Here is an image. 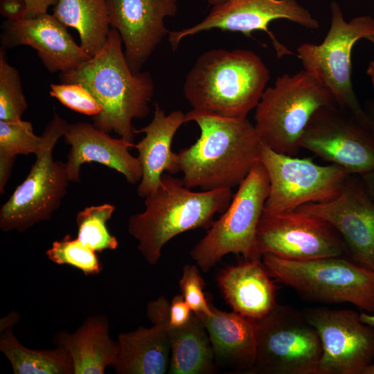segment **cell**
Wrapping results in <instances>:
<instances>
[{
    "instance_id": "6da1fadb",
    "label": "cell",
    "mask_w": 374,
    "mask_h": 374,
    "mask_svg": "<svg viewBox=\"0 0 374 374\" xmlns=\"http://www.w3.org/2000/svg\"><path fill=\"white\" fill-rule=\"evenodd\" d=\"M186 121L195 122L200 130L197 141L177 153L186 187L232 189L260 161L262 143L247 118H224L191 109Z\"/></svg>"
},
{
    "instance_id": "7a4b0ae2",
    "label": "cell",
    "mask_w": 374,
    "mask_h": 374,
    "mask_svg": "<svg viewBox=\"0 0 374 374\" xmlns=\"http://www.w3.org/2000/svg\"><path fill=\"white\" fill-rule=\"evenodd\" d=\"M118 32L112 28L103 48L78 68L60 73L62 83H81L101 106L93 125L107 133L114 132L134 143V118L150 112L154 83L148 71L133 72L122 48Z\"/></svg>"
},
{
    "instance_id": "3957f363",
    "label": "cell",
    "mask_w": 374,
    "mask_h": 374,
    "mask_svg": "<svg viewBox=\"0 0 374 374\" xmlns=\"http://www.w3.org/2000/svg\"><path fill=\"white\" fill-rule=\"evenodd\" d=\"M269 77V69L253 51L212 49L200 55L188 73L184 94L195 111L247 118Z\"/></svg>"
},
{
    "instance_id": "277c9868",
    "label": "cell",
    "mask_w": 374,
    "mask_h": 374,
    "mask_svg": "<svg viewBox=\"0 0 374 374\" xmlns=\"http://www.w3.org/2000/svg\"><path fill=\"white\" fill-rule=\"evenodd\" d=\"M231 190L193 191L181 179L165 172L157 188L145 197L144 211L130 217L128 233L138 241L146 262L154 265L172 238L189 230L208 229L214 216L229 206Z\"/></svg>"
},
{
    "instance_id": "5b68a950",
    "label": "cell",
    "mask_w": 374,
    "mask_h": 374,
    "mask_svg": "<svg viewBox=\"0 0 374 374\" xmlns=\"http://www.w3.org/2000/svg\"><path fill=\"white\" fill-rule=\"evenodd\" d=\"M333 104L330 91L311 73L302 69L285 73L264 91L255 108L254 127L262 144L295 156L312 116L321 107Z\"/></svg>"
},
{
    "instance_id": "8992f818",
    "label": "cell",
    "mask_w": 374,
    "mask_h": 374,
    "mask_svg": "<svg viewBox=\"0 0 374 374\" xmlns=\"http://www.w3.org/2000/svg\"><path fill=\"white\" fill-rule=\"evenodd\" d=\"M269 275L303 297L325 303L347 302L374 312V271L344 256L292 260L262 256Z\"/></svg>"
},
{
    "instance_id": "52a82bcc",
    "label": "cell",
    "mask_w": 374,
    "mask_h": 374,
    "mask_svg": "<svg viewBox=\"0 0 374 374\" xmlns=\"http://www.w3.org/2000/svg\"><path fill=\"white\" fill-rule=\"evenodd\" d=\"M238 187L229 206L190 251V256L204 272L230 253L242 254L247 260L262 258L257 231L269 193L263 164L257 163Z\"/></svg>"
},
{
    "instance_id": "ba28073f",
    "label": "cell",
    "mask_w": 374,
    "mask_h": 374,
    "mask_svg": "<svg viewBox=\"0 0 374 374\" xmlns=\"http://www.w3.org/2000/svg\"><path fill=\"white\" fill-rule=\"evenodd\" d=\"M330 28L320 44L303 43L296 48L303 69L311 73L332 93L336 104L366 127V116L353 89L352 49L366 39L374 44V19L360 16L346 21L339 5L330 3Z\"/></svg>"
},
{
    "instance_id": "9c48e42d",
    "label": "cell",
    "mask_w": 374,
    "mask_h": 374,
    "mask_svg": "<svg viewBox=\"0 0 374 374\" xmlns=\"http://www.w3.org/2000/svg\"><path fill=\"white\" fill-rule=\"evenodd\" d=\"M68 123L55 114L43 132L44 143L24 181L0 209L3 232L26 231L48 221L60 206L70 182L66 162L54 161L53 150Z\"/></svg>"
},
{
    "instance_id": "30bf717a",
    "label": "cell",
    "mask_w": 374,
    "mask_h": 374,
    "mask_svg": "<svg viewBox=\"0 0 374 374\" xmlns=\"http://www.w3.org/2000/svg\"><path fill=\"white\" fill-rule=\"evenodd\" d=\"M256 321V352L250 373L318 374L321 342L303 313L277 304Z\"/></svg>"
},
{
    "instance_id": "8fae6325",
    "label": "cell",
    "mask_w": 374,
    "mask_h": 374,
    "mask_svg": "<svg viewBox=\"0 0 374 374\" xmlns=\"http://www.w3.org/2000/svg\"><path fill=\"white\" fill-rule=\"evenodd\" d=\"M260 161L269 181V193L263 209V213L269 215L291 212L306 204L333 199L351 175L337 165L321 166L312 158L278 153L263 144Z\"/></svg>"
},
{
    "instance_id": "7c38bea8",
    "label": "cell",
    "mask_w": 374,
    "mask_h": 374,
    "mask_svg": "<svg viewBox=\"0 0 374 374\" xmlns=\"http://www.w3.org/2000/svg\"><path fill=\"white\" fill-rule=\"evenodd\" d=\"M278 19H286L311 30L320 26L309 10L296 0H227L213 6L208 15L198 24L170 31L168 37L172 50L175 51L184 38L214 28L239 32L248 37L253 32L263 31L271 39L278 58L296 55L269 29L270 23Z\"/></svg>"
},
{
    "instance_id": "4fadbf2b",
    "label": "cell",
    "mask_w": 374,
    "mask_h": 374,
    "mask_svg": "<svg viewBox=\"0 0 374 374\" xmlns=\"http://www.w3.org/2000/svg\"><path fill=\"white\" fill-rule=\"evenodd\" d=\"M299 145L351 175L362 176L374 170V139L337 104L321 107L314 113Z\"/></svg>"
},
{
    "instance_id": "5bb4252c",
    "label": "cell",
    "mask_w": 374,
    "mask_h": 374,
    "mask_svg": "<svg viewBox=\"0 0 374 374\" xmlns=\"http://www.w3.org/2000/svg\"><path fill=\"white\" fill-rule=\"evenodd\" d=\"M258 250L292 260L345 256L348 248L339 233L323 220L297 210L262 213L258 231Z\"/></svg>"
},
{
    "instance_id": "9a60e30c",
    "label": "cell",
    "mask_w": 374,
    "mask_h": 374,
    "mask_svg": "<svg viewBox=\"0 0 374 374\" xmlns=\"http://www.w3.org/2000/svg\"><path fill=\"white\" fill-rule=\"evenodd\" d=\"M317 330L322 353L318 374H361L374 358V327L352 310L310 308L303 312Z\"/></svg>"
},
{
    "instance_id": "2e32d148",
    "label": "cell",
    "mask_w": 374,
    "mask_h": 374,
    "mask_svg": "<svg viewBox=\"0 0 374 374\" xmlns=\"http://www.w3.org/2000/svg\"><path fill=\"white\" fill-rule=\"evenodd\" d=\"M296 210L329 223L343 238L351 259L374 271V200L359 175H351L333 199Z\"/></svg>"
},
{
    "instance_id": "e0dca14e",
    "label": "cell",
    "mask_w": 374,
    "mask_h": 374,
    "mask_svg": "<svg viewBox=\"0 0 374 374\" xmlns=\"http://www.w3.org/2000/svg\"><path fill=\"white\" fill-rule=\"evenodd\" d=\"M109 24L123 41L127 62L133 72L144 64L168 36L166 17L177 12V0H107Z\"/></svg>"
},
{
    "instance_id": "ac0fdd59",
    "label": "cell",
    "mask_w": 374,
    "mask_h": 374,
    "mask_svg": "<svg viewBox=\"0 0 374 374\" xmlns=\"http://www.w3.org/2000/svg\"><path fill=\"white\" fill-rule=\"evenodd\" d=\"M1 29V48L30 46L51 73L70 71L91 57L75 43L67 26L53 14L18 21L6 19Z\"/></svg>"
},
{
    "instance_id": "d6986e66",
    "label": "cell",
    "mask_w": 374,
    "mask_h": 374,
    "mask_svg": "<svg viewBox=\"0 0 374 374\" xmlns=\"http://www.w3.org/2000/svg\"><path fill=\"white\" fill-rule=\"evenodd\" d=\"M63 136L66 143L71 145L66 162L71 182L80 181V168L89 162H96L116 170L129 184H136L141 181L139 161L129 152L134 143L121 137L113 138L86 122L68 124Z\"/></svg>"
},
{
    "instance_id": "ffe728a7",
    "label": "cell",
    "mask_w": 374,
    "mask_h": 374,
    "mask_svg": "<svg viewBox=\"0 0 374 374\" xmlns=\"http://www.w3.org/2000/svg\"><path fill=\"white\" fill-rule=\"evenodd\" d=\"M146 314L153 324L162 326L170 345V374H213L217 368L207 331L198 317L193 312L184 326L168 324L170 303L161 296L147 305Z\"/></svg>"
},
{
    "instance_id": "44dd1931",
    "label": "cell",
    "mask_w": 374,
    "mask_h": 374,
    "mask_svg": "<svg viewBox=\"0 0 374 374\" xmlns=\"http://www.w3.org/2000/svg\"><path fill=\"white\" fill-rule=\"evenodd\" d=\"M185 123L186 114L183 111L174 110L166 114L157 103L150 123L136 130V134H145L134 145L142 170L136 189L140 197L145 198L157 188L165 172L170 175L180 172L178 154L172 150V142L178 129Z\"/></svg>"
},
{
    "instance_id": "7402d4cb",
    "label": "cell",
    "mask_w": 374,
    "mask_h": 374,
    "mask_svg": "<svg viewBox=\"0 0 374 374\" xmlns=\"http://www.w3.org/2000/svg\"><path fill=\"white\" fill-rule=\"evenodd\" d=\"M206 315L195 313L208 335L215 363L232 371L250 373L255 361L257 323L235 312L214 308Z\"/></svg>"
},
{
    "instance_id": "603a6c76",
    "label": "cell",
    "mask_w": 374,
    "mask_h": 374,
    "mask_svg": "<svg viewBox=\"0 0 374 374\" xmlns=\"http://www.w3.org/2000/svg\"><path fill=\"white\" fill-rule=\"evenodd\" d=\"M218 285L233 312L255 321L277 305L275 286L261 259L244 260L226 268L218 277Z\"/></svg>"
},
{
    "instance_id": "cb8c5ba5",
    "label": "cell",
    "mask_w": 374,
    "mask_h": 374,
    "mask_svg": "<svg viewBox=\"0 0 374 374\" xmlns=\"http://www.w3.org/2000/svg\"><path fill=\"white\" fill-rule=\"evenodd\" d=\"M109 319L105 315L90 316L73 332H57L56 346L66 348L73 364L74 374H104L114 367L118 344L109 336Z\"/></svg>"
},
{
    "instance_id": "d4e9b609",
    "label": "cell",
    "mask_w": 374,
    "mask_h": 374,
    "mask_svg": "<svg viewBox=\"0 0 374 374\" xmlns=\"http://www.w3.org/2000/svg\"><path fill=\"white\" fill-rule=\"evenodd\" d=\"M118 374H164L170 366V345L166 329L153 324L118 336Z\"/></svg>"
},
{
    "instance_id": "484cf974",
    "label": "cell",
    "mask_w": 374,
    "mask_h": 374,
    "mask_svg": "<svg viewBox=\"0 0 374 374\" xmlns=\"http://www.w3.org/2000/svg\"><path fill=\"white\" fill-rule=\"evenodd\" d=\"M53 15L78 31L80 46L90 57L103 48L110 30L107 0H57Z\"/></svg>"
},
{
    "instance_id": "4316f807",
    "label": "cell",
    "mask_w": 374,
    "mask_h": 374,
    "mask_svg": "<svg viewBox=\"0 0 374 374\" xmlns=\"http://www.w3.org/2000/svg\"><path fill=\"white\" fill-rule=\"evenodd\" d=\"M0 350L10 361L15 374H74L68 350L57 346L54 349H31L14 335L12 327L1 330Z\"/></svg>"
},
{
    "instance_id": "83f0119b",
    "label": "cell",
    "mask_w": 374,
    "mask_h": 374,
    "mask_svg": "<svg viewBox=\"0 0 374 374\" xmlns=\"http://www.w3.org/2000/svg\"><path fill=\"white\" fill-rule=\"evenodd\" d=\"M115 208L113 204L105 203L80 211L75 217L78 227L76 238L96 252L116 249L118 242L110 233L106 224Z\"/></svg>"
},
{
    "instance_id": "f1b7e54d",
    "label": "cell",
    "mask_w": 374,
    "mask_h": 374,
    "mask_svg": "<svg viewBox=\"0 0 374 374\" xmlns=\"http://www.w3.org/2000/svg\"><path fill=\"white\" fill-rule=\"evenodd\" d=\"M96 253L77 238L66 234L61 240L54 241L46 255L55 264L69 265L89 276L98 274L103 269V264Z\"/></svg>"
},
{
    "instance_id": "f546056e",
    "label": "cell",
    "mask_w": 374,
    "mask_h": 374,
    "mask_svg": "<svg viewBox=\"0 0 374 374\" xmlns=\"http://www.w3.org/2000/svg\"><path fill=\"white\" fill-rule=\"evenodd\" d=\"M28 108L19 73L7 61L6 51L0 49V120L21 119Z\"/></svg>"
},
{
    "instance_id": "4dcf8cb0",
    "label": "cell",
    "mask_w": 374,
    "mask_h": 374,
    "mask_svg": "<svg viewBox=\"0 0 374 374\" xmlns=\"http://www.w3.org/2000/svg\"><path fill=\"white\" fill-rule=\"evenodd\" d=\"M44 137L34 134L32 124L21 119L0 120V154H37L42 148Z\"/></svg>"
},
{
    "instance_id": "1f68e13d",
    "label": "cell",
    "mask_w": 374,
    "mask_h": 374,
    "mask_svg": "<svg viewBox=\"0 0 374 374\" xmlns=\"http://www.w3.org/2000/svg\"><path fill=\"white\" fill-rule=\"evenodd\" d=\"M50 95L63 105L78 113L94 116L101 111V106L81 83L51 84Z\"/></svg>"
},
{
    "instance_id": "d6a6232c",
    "label": "cell",
    "mask_w": 374,
    "mask_h": 374,
    "mask_svg": "<svg viewBox=\"0 0 374 374\" xmlns=\"http://www.w3.org/2000/svg\"><path fill=\"white\" fill-rule=\"evenodd\" d=\"M204 285V280L196 266H184L179 280V287L184 300L194 313L210 315L213 310L203 291Z\"/></svg>"
},
{
    "instance_id": "836d02e7",
    "label": "cell",
    "mask_w": 374,
    "mask_h": 374,
    "mask_svg": "<svg viewBox=\"0 0 374 374\" xmlns=\"http://www.w3.org/2000/svg\"><path fill=\"white\" fill-rule=\"evenodd\" d=\"M193 312L182 294L176 295L170 304L168 324L172 327L184 326L189 321Z\"/></svg>"
},
{
    "instance_id": "e575fe53",
    "label": "cell",
    "mask_w": 374,
    "mask_h": 374,
    "mask_svg": "<svg viewBox=\"0 0 374 374\" xmlns=\"http://www.w3.org/2000/svg\"><path fill=\"white\" fill-rule=\"evenodd\" d=\"M26 6L24 0H0V13L7 20L25 19Z\"/></svg>"
},
{
    "instance_id": "d590c367",
    "label": "cell",
    "mask_w": 374,
    "mask_h": 374,
    "mask_svg": "<svg viewBox=\"0 0 374 374\" xmlns=\"http://www.w3.org/2000/svg\"><path fill=\"white\" fill-rule=\"evenodd\" d=\"M26 10L25 19L34 18L47 13L49 7L53 6L57 0H24Z\"/></svg>"
},
{
    "instance_id": "8d00e7d4",
    "label": "cell",
    "mask_w": 374,
    "mask_h": 374,
    "mask_svg": "<svg viewBox=\"0 0 374 374\" xmlns=\"http://www.w3.org/2000/svg\"><path fill=\"white\" fill-rule=\"evenodd\" d=\"M16 157L0 154V193H4Z\"/></svg>"
},
{
    "instance_id": "74e56055",
    "label": "cell",
    "mask_w": 374,
    "mask_h": 374,
    "mask_svg": "<svg viewBox=\"0 0 374 374\" xmlns=\"http://www.w3.org/2000/svg\"><path fill=\"white\" fill-rule=\"evenodd\" d=\"M363 109L366 116V128L374 139V100H367Z\"/></svg>"
},
{
    "instance_id": "f35d334b",
    "label": "cell",
    "mask_w": 374,
    "mask_h": 374,
    "mask_svg": "<svg viewBox=\"0 0 374 374\" xmlns=\"http://www.w3.org/2000/svg\"><path fill=\"white\" fill-rule=\"evenodd\" d=\"M359 177L367 194L374 200V170Z\"/></svg>"
},
{
    "instance_id": "ab89813d",
    "label": "cell",
    "mask_w": 374,
    "mask_h": 374,
    "mask_svg": "<svg viewBox=\"0 0 374 374\" xmlns=\"http://www.w3.org/2000/svg\"><path fill=\"white\" fill-rule=\"evenodd\" d=\"M19 319V315L15 311L11 312L9 315H7L1 320V330L13 327L18 322Z\"/></svg>"
},
{
    "instance_id": "60d3db41",
    "label": "cell",
    "mask_w": 374,
    "mask_h": 374,
    "mask_svg": "<svg viewBox=\"0 0 374 374\" xmlns=\"http://www.w3.org/2000/svg\"><path fill=\"white\" fill-rule=\"evenodd\" d=\"M359 317L363 323L374 327V315H371L365 312H361L359 314Z\"/></svg>"
},
{
    "instance_id": "b9f144b4",
    "label": "cell",
    "mask_w": 374,
    "mask_h": 374,
    "mask_svg": "<svg viewBox=\"0 0 374 374\" xmlns=\"http://www.w3.org/2000/svg\"><path fill=\"white\" fill-rule=\"evenodd\" d=\"M366 73L371 78L373 87L374 89V61L370 62L366 70Z\"/></svg>"
},
{
    "instance_id": "7bdbcfd3",
    "label": "cell",
    "mask_w": 374,
    "mask_h": 374,
    "mask_svg": "<svg viewBox=\"0 0 374 374\" xmlns=\"http://www.w3.org/2000/svg\"><path fill=\"white\" fill-rule=\"evenodd\" d=\"M361 374H374V364H369L362 371Z\"/></svg>"
},
{
    "instance_id": "ee69618b",
    "label": "cell",
    "mask_w": 374,
    "mask_h": 374,
    "mask_svg": "<svg viewBox=\"0 0 374 374\" xmlns=\"http://www.w3.org/2000/svg\"><path fill=\"white\" fill-rule=\"evenodd\" d=\"M227 0H207L208 3L211 5L212 6H217L219 4H221Z\"/></svg>"
}]
</instances>
